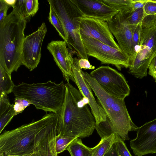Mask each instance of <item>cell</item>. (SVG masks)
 <instances>
[{"label":"cell","mask_w":156,"mask_h":156,"mask_svg":"<svg viewBox=\"0 0 156 156\" xmlns=\"http://www.w3.org/2000/svg\"><path fill=\"white\" fill-rule=\"evenodd\" d=\"M64 102L58 114L57 135L62 136L88 137L95 128V118L87 104L88 100L69 83L65 84Z\"/></svg>","instance_id":"cell-1"},{"label":"cell","mask_w":156,"mask_h":156,"mask_svg":"<svg viewBox=\"0 0 156 156\" xmlns=\"http://www.w3.org/2000/svg\"><path fill=\"white\" fill-rule=\"evenodd\" d=\"M28 19L13 9L0 24V65L10 75L22 65L24 31Z\"/></svg>","instance_id":"cell-2"},{"label":"cell","mask_w":156,"mask_h":156,"mask_svg":"<svg viewBox=\"0 0 156 156\" xmlns=\"http://www.w3.org/2000/svg\"><path fill=\"white\" fill-rule=\"evenodd\" d=\"M84 78L94 92L98 102L108 118L112 134L121 140L129 139L128 133L136 131L138 127L132 121L124 99L115 98L107 93L88 73L82 70Z\"/></svg>","instance_id":"cell-3"},{"label":"cell","mask_w":156,"mask_h":156,"mask_svg":"<svg viewBox=\"0 0 156 156\" xmlns=\"http://www.w3.org/2000/svg\"><path fill=\"white\" fill-rule=\"evenodd\" d=\"M58 114L46 113L41 119L11 130L0 136V153L31 156L34 150L35 138L44 127L58 118Z\"/></svg>","instance_id":"cell-4"},{"label":"cell","mask_w":156,"mask_h":156,"mask_svg":"<svg viewBox=\"0 0 156 156\" xmlns=\"http://www.w3.org/2000/svg\"><path fill=\"white\" fill-rule=\"evenodd\" d=\"M65 84L50 80L42 83H22L15 85L12 92L15 98L30 101L37 109L59 114L65 97Z\"/></svg>","instance_id":"cell-5"},{"label":"cell","mask_w":156,"mask_h":156,"mask_svg":"<svg viewBox=\"0 0 156 156\" xmlns=\"http://www.w3.org/2000/svg\"><path fill=\"white\" fill-rule=\"evenodd\" d=\"M140 27V44L130 58L128 71L140 79L147 76L149 64L156 55V15L145 16Z\"/></svg>","instance_id":"cell-6"},{"label":"cell","mask_w":156,"mask_h":156,"mask_svg":"<svg viewBox=\"0 0 156 156\" xmlns=\"http://www.w3.org/2000/svg\"><path fill=\"white\" fill-rule=\"evenodd\" d=\"M51 7L60 19L66 31V42L69 48L73 50L80 58L88 59L75 18L82 16L71 0H48Z\"/></svg>","instance_id":"cell-7"},{"label":"cell","mask_w":156,"mask_h":156,"mask_svg":"<svg viewBox=\"0 0 156 156\" xmlns=\"http://www.w3.org/2000/svg\"><path fill=\"white\" fill-rule=\"evenodd\" d=\"M88 56L100 61L101 64H112L120 70L129 67L130 57L121 49H118L94 38L80 34Z\"/></svg>","instance_id":"cell-8"},{"label":"cell","mask_w":156,"mask_h":156,"mask_svg":"<svg viewBox=\"0 0 156 156\" xmlns=\"http://www.w3.org/2000/svg\"><path fill=\"white\" fill-rule=\"evenodd\" d=\"M90 76L110 95L124 99L130 94V88L121 73L108 66H101L92 71Z\"/></svg>","instance_id":"cell-9"},{"label":"cell","mask_w":156,"mask_h":156,"mask_svg":"<svg viewBox=\"0 0 156 156\" xmlns=\"http://www.w3.org/2000/svg\"><path fill=\"white\" fill-rule=\"evenodd\" d=\"M80 34L97 40L118 49H121L108 27V22L102 20L82 16L75 18Z\"/></svg>","instance_id":"cell-10"},{"label":"cell","mask_w":156,"mask_h":156,"mask_svg":"<svg viewBox=\"0 0 156 156\" xmlns=\"http://www.w3.org/2000/svg\"><path fill=\"white\" fill-rule=\"evenodd\" d=\"M47 32V27L43 22L36 31L25 37L22 49V65L30 71L40 62L42 45Z\"/></svg>","instance_id":"cell-11"},{"label":"cell","mask_w":156,"mask_h":156,"mask_svg":"<svg viewBox=\"0 0 156 156\" xmlns=\"http://www.w3.org/2000/svg\"><path fill=\"white\" fill-rule=\"evenodd\" d=\"M130 145L135 156L156 153V118L138 127Z\"/></svg>","instance_id":"cell-12"},{"label":"cell","mask_w":156,"mask_h":156,"mask_svg":"<svg viewBox=\"0 0 156 156\" xmlns=\"http://www.w3.org/2000/svg\"><path fill=\"white\" fill-rule=\"evenodd\" d=\"M78 62L76 57L73 58L72 65V80L75 83L83 96L88 100V105L95 118L96 124H98L106 120L107 115L102 107L95 100L90 86L84 78L82 70L80 68Z\"/></svg>","instance_id":"cell-13"},{"label":"cell","mask_w":156,"mask_h":156,"mask_svg":"<svg viewBox=\"0 0 156 156\" xmlns=\"http://www.w3.org/2000/svg\"><path fill=\"white\" fill-rule=\"evenodd\" d=\"M110 30L118 41L120 49L130 57L135 55L131 27L125 16L119 12L108 22Z\"/></svg>","instance_id":"cell-14"},{"label":"cell","mask_w":156,"mask_h":156,"mask_svg":"<svg viewBox=\"0 0 156 156\" xmlns=\"http://www.w3.org/2000/svg\"><path fill=\"white\" fill-rule=\"evenodd\" d=\"M58 119L44 127L36 136L30 156H58L55 140Z\"/></svg>","instance_id":"cell-15"},{"label":"cell","mask_w":156,"mask_h":156,"mask_svg":"<svg viewBox=\"0 0 156 156\" xmlns=\"http://www.w3.org/2000/svg\"><path fill=\"white\" fill-rule=\"evenodd\" d=\"M82 16L108 22L119 12L104 3L101 0H71Z\"/></svg>","instance_id":"cell-16"},{"label":"cell","mask_w":156,"mask_h":156,"mask_svg":"<svg viewBox=\"0 0 156 156\" xmlns=\"http://www.w3.org/2000/svg\"><path fill=\"white\" fill-rule=\"evenodd\" d=\"M65 41H52L48 44L47 48L52 55L67 83L72 80V65L73 58L69 52Z\"/></svg>","instance_id":"cell-17"},{"label":"cell","mask_w":156,"mask_h":156,"mask_svg":"<svg viewBox=\"0 0 156 156\" xmlns=\"http://www.w3.org/2000/svg\"><path fill=\"white\" fill-rule=\"evenodd\" d=\"M94 148L87 147L83 144L81 139L77 138L67 147V150L71 156H91Z\"/></svg>","instance_id":"cell-18"},{"label":"cell","mask_w":156,"mask_h":156,"mask_svg":"<svg viewBox=\"0 0 156 156\" xmlns=\"http://www.w3.org/2000/svg\"><path fill=\"white\" fill-rule=\"evenodd\" d=\"M119 140L121 139L114 133L101 138L99 143L94 147L91 156H104L113 144Z\"/></svg>","instance_id":"cell-19"},{"label":"cell","mask_w":156,"mask_h":156,"mask_svg":"<svg viewBox=\"0 0 156 156\" xmlns=\"http://www.w3.org/2000/svg\"><path fill=\"white\" fill-rule=\"evenodd\" d=\"M15 86L11 75L0 65V95H7L12 92Z\"/></svg>","instance_id":"cell-20"},{"label":"cell","mask_w":156,"mask_h":156,"mask_svg":"<svg viewBox=\"0 0 156 156\" xmlns=\"http://www.w3.org/2000/svg\"><path fill=\"white\" fill-rule=\"evenodd\" d=\"M105 4L125 15L132 9L133 0H101Z\"/></svg>","instance_id":"cell-21"},{"label":"cell","mask_w":156,"mask_h":156,"mask_svg":"<svg viewBox=\"0 0 156 156\" xmlns=\"http://www.w3.org/2000/svg\"><path fill=\"white\" fill-rule=\"evenodd\" d=\"M48 18L50 22L55 28L60 36L66 42L67 36L65 28L60 19L51 6Z\"/></svg>","instance_id":"cell-22"},{"label":"cell","mask_w":156,"mask_h":156,"mask_svg":"<svg viewBox=\"0 0 156 156\" xmlns=\"http://www.w3.org/2000/svg\"><path fill=\"white\" fill-rule=\"evenodd\" d=\"M124 15L130 27H136L140 23L145 16L143 8L131 11Z\"/></svg>","instance_id":"cell-23"},{"label":"cell","mask_w":156,"mask_h":156,"mask_svg":"<svg viewBox=\"0 0 156 156\" xmlns=\"http://www.w3.org/2000/svg\"><path fill=\"white\" fill-rule=\"evenodd\" d=\"M77 138L57 135L55 140V148L57 154H60L66 150L69 145Z\"/></svg>","instance_id":"cell-24"},{"label":"cell","mask_w":156,"mask_h":156,"mask_svg":"<svg viewBox=\"0 0 156 156\" xmlns=\"http://www.w3.org/2000/svg\"><path fill=\"white\" fill-rule=\"evenodd\" d=\"M13 104L11 106L2 114H0V133L5 127L10 122L13 117L15 116Z\"/></svg>","instance_id":"cell-25"},{"label":"cell","mask_w":156,"mask_h":156,"mask_svg":"<svg viewBox=\"0 0 156 156\" xmlns=\"http://www.w3.org/2000/svg\"><path fill=\"white\" fill-rule=\"evenodd\" d=\"M31 103L28 101L22 98H15L13 104L16 115L22 112Z\"/></svg>","instance_id":"cell-26"},{"label":"cell","mask_w":156,"mask_h":156,"mask_svg":"<svg viewBox=\"0 0 156 156\" xmlns=\"http://www.w3.org/2000/svg\"><path fill=\"white\" fill-rule=\"evenodd\" d=\"M39 3L38 0H26V11L28 16H33L39 9Z\"/></svg>","instance_id":"cell-27"},{"label":"cell","mask_w":156,"mask_h":156,"mask_svg":"<svg viewBox=\"0 0 156 156\" xmlns=\"http://www.w3.org/2000/svg\"><path fill=\"white\" fill-rule=\"evenodd\" d=\"M26 0H16L13 9H15L17 13L21 16L29 19L27 15L26 8Z\"/></svg>","instance_id":"cell-28"},{"label":"cell","mask_w":156,"mask_h":156,"mask_svg":"<svg viewBox=\"0 0 156 156\" xmlns=\"http://www.w3.org/2000/svg\"><path fill=\"white\" fill-rule=\"evenodd\" d=\"M143 9L145 16L156 15V0H147Z\"/></svg>","instance_id":"cell-29"},{"label":"cell","mask_w":156,"mask_h":156,"mask_svg":"<svg viewBox=\"0 0 156 156\" xmlns=\"http://www.w3.org/2000/svg\"><path fill=\"white\" fill-rule=\"evenodd\" d=\"M119 156H133L127 147L124 141L119 140L115 142Z\"/></svg>","instance_id":"cell-30"},{"label":"cell","mask_w":156,"mask_h":156,"mask_svg":"<svg viewBox=\"0 0 156 156\" xmlns=\"http://www.w3.org/2000/svg\"><path fill=\"white\" fill-rule=\"evenodd\" d=\"M141 23L137 26L134 29L132 30L133 34V43L134 51L138 48L140 43Z\"/></svg>","instance_id":"cell-31"},{"label":"cell","mask_w":156,"mask_h":156,"mask_svg":"<svg viewBox=\"0 0 156 156\" xmlns=\"http://www.w3.org/2000/svg\"><path fill=\"white\" fill-rule=\"evenodd\" d=\"M11 105L7 95H0V114L5 112Z\"/></svg>","instance_id":"cell-32"},{"label":"cell","mask_w":156,"mask_h":156,"mask_svg":"<svg viewBox=\"0 0 156 156\" xmlns=\"http://www.w3.org/2000/svg\"><path fill=\"white\" fill-rule=\"evenodd\" d=\"M9 7H10L5 2L4 0H0V24L7 16V12Z\"/></svg>","instance_id":"cell-33"},{"label":"cell","mask_w":156,"mask_h":156,"mask_svg":"<svg viewBox=\"0 0 156 156\" xmlns=\"http://www.w3.org/2000/svg\"><path fill=\"white\" fill-rule=\"evenodd\" d=\"M78 65L80 69H93L95 67L91 65L88 59L81 58L78 60Z\"/></svg>","instance_id":"cell-34"},{"label":"cell","mask_w":156,"mask_h":156,"mask_svg":"<svg viewBox=\"0 0 156 156\" xmlns=\"http://www.w3.org/2000/svg\"><path fill=\"white\" fill-rule=\"evenodd\" d=\"M148 74L156 79V55L154 58L149 66Z\"/></svg>","instance_id":"cell-35"},{"label":"cell","mask_w":156,"mask_h":156,"mask_svg":"<svg viewBox=\"0 0 156 156\" xmlns=\"http://www.w3.org/2000/svg\"><path fill=\"white\" fill-rule=\"evenodd\" d=\"M147 0H133V2L131 11L139 9L142 8Z\"/></svg>","instance_id":"cell-36"},{"label":"cell","mask_w":156,"mask_h":156,"mask_svg":"<svg viewBox=\"0 0 156 156\" xmlns=\"http://www.w3.org/2000/svg\"><path fill=\"white\" fill-rule=\"evenodd\" d=\"M104 156H119L118 154L115 142Z\"/></svg>","instance_id":"cell-37"},{"label":"cell","mask_w":156,"mask_h":156,"mask_svg":"<svg viewBox=\"0 0 156 156\" xmlns=\"http://www.w3.org/2000/svg\"><path fill=\"white\" fill-rule=\"evenodd\" d=\"M5 2L10 7H14L15 4L16 0H4Z\"/></svg>","instance_id":"cell-38"},{"label":"cell","mask_w":156,"mask_h":156,"mask_svg":"<svg viewBox=\"0 0 156 156\" xmlns=\"http://www.w3.org/2000/svg\"><path fill=\"white\" fill-rule=\"evenodd\" d=\"M5 156H30V155H17V154H8Z\"/></svg>","instance_id":"cell-39"},{"label":"cell","mask_w":156,"mask_h":156,"mask_svg":"<svg viewBox=\"0 0 156 156\" xmlns=\"http://www.w3.org/2000/svg\"><path fill=\"white\" fill-rule=\"evenodd\" d=\"M0 156H5L3 154L0 153Z\"/></svg>","instance_id":"cell-40"},{"label":"cell","mask_w":156,"mask_h":156,"mask_svg":"<svg viewBox=\"0 0 156 156\" xmlns=\"http://www.w3.org/2000/svg\"><path fill=\"white\" fill-rule=\"evenodd\" d=\"M154 80H155V82H156V79H154Z\"/></svg>","instance_id":"cell-41"}]
</instances>
